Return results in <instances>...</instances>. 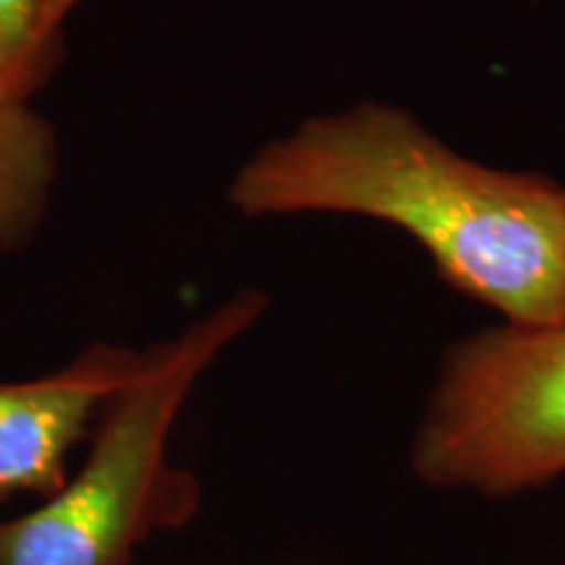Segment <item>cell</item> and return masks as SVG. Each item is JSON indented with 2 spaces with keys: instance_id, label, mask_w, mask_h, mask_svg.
Masks as SVG:
<instances>
[{
  "instance_id": "cell-1",
  "label": "cell",
  "mask_w": 565,
  "mask_h": 565,
  "mask_svg": "<svg viewBox=\"0 0 565 565\" xmlns=\"http://www.w3.org/2000/svg\"><path fill=\"white\" fill-rule=\"evenodd\" d=\"M244 215L349 212L398 225L440 278L511 324H565V189L461 158L412 116L362 103L309 118L238 171Z\"/></svg>"
},
{
  "instance_id": "cell-2",
  "label": "cell",
  "mask_w": 565,
  "mask_h": 565,
  "mask_svg": "<svg viewBox=\"0 0 565 565\" xmlns=\"http://www.w3.org/2000/svg\"><path fill=\"white\" fill-rule=\"evenodd\" d=\"M265 307V296L246 288L179 338L141 351L139 370L92 429L79 475L32 511L0 521V565H134L154 534L192 524L202 490L168 456L175 419L202 374Z\"/></svg>"
},
{
  "instance_id": "cell-3",
  "label": "cell",
  "mask_w": 565,
  "mask_h": 565,
  "mask_svg": "<svg viewBox=\"0 0 565 565\" xmlns=\"http://www.w3.org/2000/svg\"><path fill=\"white\" fill-rule=\"evenodd\" d=\"M424 484L511 498L565 477V324H500L445 353L412 443Z\"/></svg>"
},
{
  "instance_id": "cell-4",
  "label": "cell",
  "mask_w": 565,
  "mask_h": 565,
  "mask_svg": "<svg viewBox=\"0 0 565 565\" xmlns=\"http://www.w3.org/2000/svg\"><path fill=\"white\" fill-rule=\"evenodd\" d=\"M139 364L141 351L97 343L45 377L0 383V503L17 494L53 498L68 479L71 448L92 435Z\"/></svg>"
},
{
  "instance_id": "cell-5",
  "label": "cell",
  "mask_w": 565,
  "mask_h": 565,
  "mask_svg": "<svg viewBox=\"0 0 565 565\" xmlns=\"http://www.w3.org/2000/svg\"><path fill=\"white\" fill-rule=\"evenodd\" d=\"M58 168L51 124L21 103H0V254L40 223Z\"/></svg>"
},
{
  "instance_id": "cell-6",
  "label": "cell",
  "mask_w": 565,
  "mask_h": 565,
  "mask_svg": "<svg viewBox=\"0 0 565 565\" xmlns=\"http://www.w3.org/2000/svg\"><path fill=\"white\" fill-rule=\"evenodd\" d=\"M47 0H0V103L42 89L63 61V30L47 24Z\"/></svg>"
},
{
  "instance_id": "cell-7",
  "label": "cell",
  "mask_w": 565,
  "mask_h": 565,
  "mask_svg": "<svg viewBox=\"0 0 565 565\" xmlns=\"http://www.w3.org/2000/svg\"><path fill=\"white\" fill-rule=\"evenodd\" d=\"M76 3H79V0H47L45 3L47 24L55 26V30H63V19L68 17V11L74 9Z\"/></svg>"
}]
</instances>
